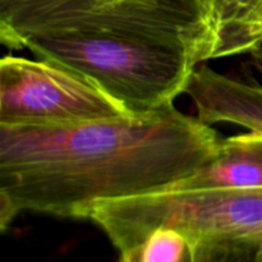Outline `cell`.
<instances>
[{"mask_svg":"<svg viewBox=\"0 0 262 262\" xmlns=\"http://www.w3.org/2000/svg\"><path fill=\"white\" fill-rule=\"evenodd\" d=\"M210 125L176 106L73 127L0 124V228L23 211L89 219L97 204L168 188L219 155Z\"/></svg>","mask_w":262,"mask_h":262,"instance_id":"cell-1","label":"cell"},{"mask_svg":"<svg viewBox=\"0 0 262 262\" xmlns=\"http://www.w3.org/2000/svg\"><path fill=\"white\" fill-rule=\"evenodd\" d=\"M23 49L86 77L133 118L173 107L197 67L181 48L112 33L37 35L28 37Z\"/></svg>","mask_w":262,"mask_h":262,"instance_id":"cell-2","label":"cell"},{"mask_svg":"<svg viewBox=\"0 0 262 262\" xmlns=\"http://www.w3.org/2000/svg\"><path fill=\"white\" fill-rule=\"evenodd\" d=\"M89 220L119 251L171 227L197 241L242 243L262 255V188L156 191L97 204Z\"/></svg>","mask_w":262,"mask_h":262,"instance_id":"cell-3","label":"cell"},{"mask_svg":"<svg viewBox=\"0 0 262 262\" xmlns=\"http://www.w3.org/2000/svg\"><path fill=\"white\" fill-rule=\"evenodd\" d=\"M133 118L77 72L43 59L4 56L0 61V124L73 127Z\"/></svg>","mask_w":262,"mask_h":262,"instance_id":"cell-4","label":"cell"},{"mask_svg":"<svg viewBox=\"0 0 262 262\" xmlns=\"http://www.w3.org/2000/svg\"><path fill=\"white\" fill-rule=\"evenodd\" d=\"M251 54L262 78V48ZM184 94L192 97L204 124L234 123L262 135V79H234L202 67L194 69Z\"/></svg>","mask_w":262,"mask_h":262,"instance_id":"cell-5","label":"cell"},{"mask_svg":"<svg viewBox=\"0 0 262 262\" xmlns=\"http://www.w3.org/2000/svg\"><path fill=\"white\" fill-rule=\"evenodd\" d=\"M262 188V135L223 140L219 155L187 178L160 191H222Z\"/></svg>","mask_w":262,"mask_h":262,"instance_id":"cell-6","label":"cell"},{"mask_svg":"<svg viewBox=\"0 0 262 262\" xmlns=\"http://www.w3.org/2000/svg\"><path fill=\"white\" fill-rule=\"evenodd\" d=\"M199 241L178 228L160 227L120 251L118 262H197Z\"/></svg>","mask_w":262,"mask_h":262,"instance_id":"cell-7","label":"cell"},{"mask_svg":"<svg viewBox=\"0 0 262 262\" xmlns=\"http://www.w3.org/2000/svg\"><path fill=\"white\" fill-rule=\"evenodd\" d=\"M197 262H262V255L242 243L199 241Z\"/></svg>","mask_w":262,"mask_h":262,"instance_id":"cell-8","label":"cell"}]
</instances>
